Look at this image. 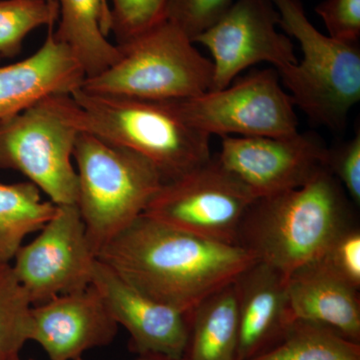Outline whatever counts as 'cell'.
Returning <instances> with one entry per match:
<instances>
[{
    "instance_id": "obj_7",
    "label": "cell",
    "mask_w": 360,
    "mask_h": 360,
    "mask_svg": "<svg viewBox=\"0 0 360 360\" xmlns=\"http://www.w3.org/2000/svg\"><path fill=\"white\" fill-rule=\"evenodd\" d=\"M78 134L53 97H47L0 120V169L20 172L54 205H77L78 179L72 160Z\"/></svg>"
},
{
    "instance_id": "obj_5",
    "label": "cell",
    "mask_w": 360,
    "mask_h": 360,
    "mask_svg": "<svg viewBox=\"0 0 360 360\" xmlns=\"http://www.w3.org/2000/svg\"><path fill=\"white\" fill-rule=\"evenodd\" d=\"M278 26L297 40L300 63L277 71L298 106L311 122L335 131L347 127L348 115L360 101V44L331 39L317 30L302 0H270Z\"/></svg>"
},
{
    "instance_id": "obj_4",
    "label": "cell",
    "mask_w": 360,
    "mask_h": 360,
    "mask_svg": "<svg viewBox=\"0 0 360 360\" xmlns=\"http://www.w3.org/2000/svg\"><path fill=\"white\" fill-rule=\"evenodd\" d=\"M77 205L96 257L104 246L143 214L162 186L158 167L146 156L79 132Z\"/></svg>"
},
{
    "instance_id": "obj_19",
    "label": "cell",
    "mask_w": 360,
    "mask_h": 360,
    "mask_svg": "<svg viewBox=\"0 0 360 360\" xmlns=\"http://www.w3.org/2000/svg\"><path fill=\"white\" fill-rule=\"evenodd\" d=\"M188 342L184 360H236L238 312L232 283L208 296L188 314Z\"/></svg>"
},
{
    "instance_id": "obj_24",
    "label": "cell",
    "mask_w": 360,
    "mask_h": 360,
    "mask_svg": "<svg viewBox=\"0 0 360 360\" xmlns=\"http://www.w3.org/2000/svg\"><path fill=\"white\" fill-rule=\"evenodd\" d=\"M110 32L117 44L148 32L167 20L169 0H108Z\"/></svg>"
},
{
    "instance_id": "obj_22",
    "label": "cell",
    "mask_w": 360,
    "mask_h": 360,
    "mask_svg": "<svg viewBox=\"0 0 360 360\" xmlns=\"http://www.w3.org/2000/svg\"><path fill=\"white\" fill-rule=\"evenodd\" d=\"M32 303L11 264L0 265V360L20 356L30 341Z\"/></svg>"
},
{
    "instance_id": "obj_28",
    "label": "cell",
    "mask_w": 360,
    "mask_h": 360,
    "mask_svg": "<svg viewBox=\"0 0 360 360\" xmlns=\"http://www.w3.org/2000/svg\"><path fill=\"white\" fill-rule=\"evenodd\" d=\"M328 169L355 205L360 203V129L349 141L328 148Z\"/></svg>"
},
{
    "instance_id": "obj_23",
    "label": "cell",
    "mask_w": 360,
    "mask_h": 360,
    "mask_svg": "<svg viewBox=\"0 0 360 360\" xmlns=\"http://www.w3.org/2000/svg\"><path fill=\"white\" fill-rule=\"evenodd\" d=\"M58 0H0V58L20 53L25 37L58 20Z\"/></svg>"
},
{
    "instance_id": "obj_14",
    "label": "cell",
    "mask_w": 360,
    "mask_h": 360,
    "mask_svg": "<svg viewBox=\"0 0 360 360\" xmlns=\"http://www.w3.org/2000/svg\"><path fill=\"white\" fill-rule=\"evenodd\" d=\"M118 326L101 293L90 284L32 305L30 340L39 343L51 360H75L110 345Z\"/></svg>"
},
{
    "instance_id": "obj_18",
    "label": "cell",
    "mask_w": 360,
    "mask_h": 360,
    "mask_svg": "<svg viewBox=\"0 0 360 360\" xmlns=\"http://www.w3.org/2000/svg\"><path fill=\"white\" fill-rule=\"evenodd\" d=\"M56 39L68 45L85 71L96 77L115 63L117 46L108 39L110 14L108 0H58Z\"/></svg>"
},
{
    "instance_id": "obj_20",
    "label": "cell",
    "mask_w": 360,
    "mask_h": 360,
    "mask_svg": "<svg viewBox=\"0 0 360 360\" xmlns=\"http://www.w3.org/2000/svg\"><path fill=\"white\" fill-rule=\"evenodd\" d=\"M40 193L30 181L0 182V265L11 264L26 236L39 232L56 213L58 205Z\"/></svg>"
},
{
    "instance_id": "obj_8",
    "label": "cell",
    "mask_w": 360,
    "mask_h": 360,
    "mask_svg": "<svg viewBox=\"0 0 360 360\" xmlns=\"http://www.w3.org/2000/svg\"><path fill=\"white\" fill-rule=\"evenodd\" d=\"M257 200L212 158L193 172L163 182L143 214L200 238L236 245L241 224Z\"/></svg>"
},
{
    "instance_id": "obj_11",
    "label": "cell",
    "mask_w": 360,
    "mask_h": 360,
    "mask_svg": "<svg viewBox=\"0 0 360 360\" xmlns=\"http://www.w3.org/2000/svg\"><path fill=\"white\" fill-rule=\"evenodd\" d=\"M279 14L270 0H236L219 21L194 39L212 53L208 91L224 89L246 68L269 63L277 71L298 63L290 37L277 30Z\"/></svg>"
},
{
    "instance_id": "obj_6",
    "label": "cell",
    "mask_w": 360,
    "mask_h": 360,
    "mask_svg": "<svg viewBox=\"0 0 360 360\" xmlns=\"http://www.w3.org/2000/svg\"><path fill=\"white\" fill-rule=\"evenodd\" d=\"M120 56L82 89L94 94L153 101L189 98L208 91L212 63L170 21L116 44Z\"/></svg>"
},
{
    "instance_id": "obj_10",
    "label": "cell",
    "mask_w": 360,
    "mask_h": 360,
    "mask_svg": "<svg viewBox=\"0 0 360 360\" xmlns=\"http://www.w3.org/2000/svg\"><path fill=\"white\" fill-rule=\"evenodd\" d=\"M96 257L77 205H58L32 243L11 264L32 305L89 288Z\"/></svg>"
},
{
    "instance_id": "obj_27",
    "label": "cell",
    "mask_w": 360,
    "mask_h": 360,
    "mask_svg": "<svg viewBox=\"0 0 360 360\" xmlns=\"http://www.w3.org/2000/svg\"><path fill=\"white\" fill-rule=\"evenodd\" d=\"M314 11L331 39L347 44L359 42L360 0H322Z\"/></svg>"
},
{
    "instance_id": "obj_26",
    "label": "cell",
    "mask_w": 360,
    "mask_h": 360,
    "mask_svg": "<svg viewBox=\"0 0 360 360\" xmlns=\"http://www.w3.org/2000/svg\"><path fill=\"white\" fill-rule=\"evenodd\" d=\"M319 260L341 281L359 290V229L350 225L345 226L329 243Z\"/></svg>"
},
{
    "instance_id": "obj_3",
    "label": "cell",
    "mask_w": 360,
    "mask_h": 360,
    "mask_svg": "<svg viewBox=\"0 0 360 360\" xmlns=\"http://www.w3.org/2000/svg\"><path fill=\"white\" fill-rule=\"evenodd\" d=\"M348 215L345 189L326 168L304 186L255 200L236 245L288 276L321 257Z\"/></svg>"
},
{
    "instance_id": "obj_13",
    "label": "cell",
    "mask_w": 360,
    "mask_h": 360,
    "mask_svg": "<svg viewBox=\"0 0 360 360\" xmlns=\"http://www.w3.org/2000/svg\"><path fill=\"white\" fill-rule=\"evenodd\" d=\"M91 284L118 326L129 333L132 352L184 359L188 342V314L142 295L97 258Z\"/></svg>"
},
{
    "instance_id": "obj_9",
    "label": "cell",
    "mask_w": 360,
    "mask_h": 360,
    "mask_svg": "<svg viewBox=\"0 0 360 360\" xmlns=\"http://www.w3.org/2000/svg\"><path fill=\"white\" fill-rule=\"evenodd\" d=\"M167 103L184 122L210 136H285L298 131L295 103L276 68L250 73L224 89Z\"/></svg>"
},
{
    "instance_id": "obj_2",
    "label": "cell",
    "mask_w": 360,
    "mask_h": 360,
    "mask_svg": "<svg viewBox=\"0 0 360 360\" xmlns=\"http://www.w3.org/2000/svg\"><path fill=\"white\" fill-rule=\"evenodd\" d=\"M53 101L78 131L146 156L165 181L212 158L210 135L184 122L167 101L94 94L82 87L70 96H54Z\"/></svg>"
},
{
    "instance_id": "obj_25",
    "label": "cell",
    "mask_w": 360,
    "mask_h": 360,
    "mask_svg": "<svg viewBox=\"0 0 360 360\" xmlns=\"http://www.w3.org/2000/svg\"><path fill=\"white\" fill-rule=\"evenodd\" d=\"M234 1L236 0H169L167 20L176 25L193 42L198 35L219 21Z\"/></svg>"
},
{
    "instance_id": "obj_1",
    "label": "cell",
    "mask_w": 360,
    "mask_h": 360,
    "mask_svg": "<svg viewBox=\"0 0 360 360\" xmlns=\"http://www.w3.org/2000/svg\"><path fill=\"white\" fill-rule=\"evenodd\" d=\"M96 258L142 295L187 314L257 262L243 246L200 238L144 214Z\"/></svg>"
},
{
    "instance_id": "obj_16",
    "label": "cell",
    "mask_w": 360,
    "mask_h": 360,
    "mask_svg": "<svg viewBox=\"0 0 360 360\" xmlns=\"http://www.w3.org/2000/svg\"><path fill=\"white\" fill-rule=\"evenodd\" d=\"M233 283L238 312L236 360H251L276 345L293 321L288 276L257 260Z\"/></svg>"
},
{
    "instance_id": "obj_30",
    "label": "cell",
    "mask_w": 360,
    "mask_h": 360,
    "mask_svg": "<svg viewBox=\"0 0 360 360\" xmlns=\"http://www.w3.org/2000/svg\"><path fill=\"white\" fill-rule=\"evenodd\" d=\"M11 360H22V359H20V357L18 356V357H16V359H13ZM30 360H33V359H30ZM75 360H84V359H75Z\"/></svg>"
},
{
    "instance_id": "obj_17",
    "label": "cell",
    "mask_w": 360,
    "mask_h": 360,
    "mask_svg": "<svg viewBox=\"0 0 360 360\" xmlns=\"http://www.w3.org/2000/svg\"><path fill=\"white\" fill-rule=\"evenodd\" d=\"M359 291L319 259L288 276V305L293 321L322 324L360 343Z\"/></svg>"
},
{
    "instance_id": "obj_29",
    "label": "cell",
    "mask_w": 360,
    "mask_h": 360,
    "mask_svg": "<svg viewBox=\"0 0 360 360\" xmlns=\"http://www.w3.org/2000/svg\"><path fill=\"white\" fill-rule=\"evenodd\" d=\"M136 360H184V359H174L170 357L163 356V355L158 354H141L139 355V359Z\"/></svg>"
},
{
    "instance_id": "obj_15",
    "label": "cell",
    "mask_w": 360,
    "mask_h": 360,
    "mask_svg": "<svg viewBox=\"0 0 360 360\" xmlns=\"http://www.w3.org/2000/svg\"><path fill=\"white\" fill-rule=\"evenodd\" d=\"M47 26L44 44L30 58L0 66V120L18 115L53 96L80 89L85 71L70 47Z\"/></svg>"
},
{
    "instance_id": "obj_21",
    "label": "cell",
    "mask_w": 360,
    "mask_h": 360,
    "mask_svg": "<svg viewBox=\"0 0 360 360\" xmlns=\"http://www.w3.org/2000/svg\"><path fill=\"white\" fill-rule=\"evenodd\" d=\"M251 360H360V343L314 322H290L281 340Z\"/></svg>"
},
{
    "instance_id": "obj_12",
    "label": "cell",
    "mask_w": 360,
    "mask_h": 360,
    "mask_svg": "<svg viewBox=\"0 0 360 360\" xmlns=\"http://www.w3.org/2000/svg\"><path fill=\"white\" fill-rule=\"evenodd\" d=\"M220 165L257 198L292 191L328 168V148L315 134L222 136Z\"/></svg>"
}]
</instances>
